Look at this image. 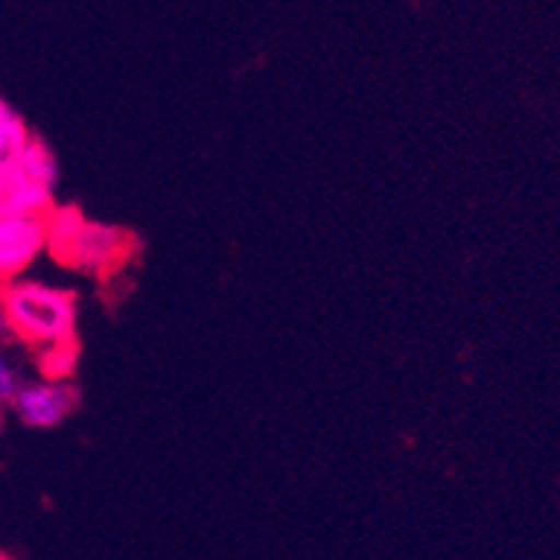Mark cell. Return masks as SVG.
Masks as SVG:
<instances>
[{
    "mask_svg": "<svg viewBox=\"0 0 560 560\" xmlns=\"http://www.w3.org/2000/svg\"><path fill=\"white\" fill-rule=\"evenodd\" d=\"M28 142H32V131L23 124V117L0 98V185H3V179H7Z\"/></svg>",
    "mask_w": 560,
    "mask_h": 560,
    "instance_id": "5",
    "label": "cell"
},
{
    "mask_svg": "<svg viewBox=\"0 0 560 560\" xmlns=\"http://www.w3.org/2000/svg\"><path fill=\"white\" fill-rule=\"evenodd\" d=\"M3 329H7V320H3V310H0V401H12L20 385L12 365H9L7 358H3Z\"/></svg>",
    "mask_w": 560,
    "mask_h": 560,
    "instance_id": "6",
    "label": "cell"
},
{
    "mask_svg": "<svg viewBox=\"0 0 560 560\" xmlns=\"http://www.w3.org/2000/svg\"><path fill=\"white\" fill-rule=\"evenodd\" d=\"M45 246H48L45 215L0 212V279L3 282H14V277L25 271Z\"/></svg>",
    "mask_w": 560,
    "mask_h": 560,
    "instance_id": "3",
    "label": "cell"
},
{
    "mask_svg": "<svg viewBox=\"0 0 560 560\" xmlns=\"http://www.w3.org/2000/svg\"><path fill=\"white\" fill-rule=\"evenodd\" d=\"M45 229L50 254L75 271L106 277L129 257L131 241L124 229L86 221L75 207H54L45 215Z\"/></svg>",
    "mask_w": 560,
    "mask_h": 560,
    "instance_id": "2",
    "label": "cell"
},
{
    "mask_svg": "<svg viewBox=\"0 0 560 560\" xmlns=\"http://www.w3.org/2000/svg\"><path fill=\"white\" fill-rule=\"evenodd\" d=\"M0 560H12V558H9V555L3 552V549H0Z\"/></svg>",
    "mask_w": 560,
    "mask_h": 560,
    "instance_id": "7",
    "label": "cell"
},
{
    "mask_svg": "<svg viewBox=\"0 0 560 560\" xmlns=\"http://www.w3.org/2000/svg\"><path fill=\"white\" fill-rule=\"evenodd\" d=\"M0 310L7 327L20 340L37 346L45 354L75 349L79 302L70 290L14 279L0 290Z\"/></svg>",
    "mask_w": 560,
    "mask_h": 560,
    "instance_id": "1",
    "label": "cell"
},
{
    "mask_svg": "<svg viewBox=\"0 0 560 560\" xmlns=\"http://www.w3.org/2000/svg\"><path fill=\"white\" fill-rule=\"evenodd\" d=\"M14 412L25 427H37V430H48V427L62 424L70 412L79 405V390L65 380H48L37 382V385H23L18 388L12 399Z\"/></svg>",
    "mask_w": 560,
    "mask_h": 560,
    "instance_id": "4",
    "label": "cell"
}]
</instances>
